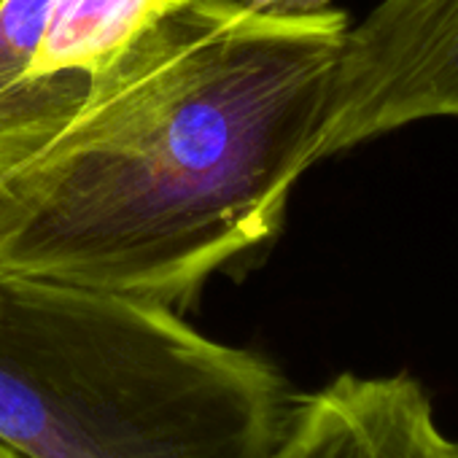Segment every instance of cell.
Instances as JSON below:
<instances>
[{
	"label": "cell",
	"mask_w": 458,
	"mask_h": 458,
	"mask_svg": "<svg viewBox=\"0 0 458 458\" xmlns=\"http://www.w3.org/2000/svg\"><path fill=\"white\" fill-rule=\"evenodd\" d=\"M181 0H52L33 60V84L63 124L138 36ZM60 130V127H57Z\"/></svg>",
	"instance_id": "cell-5"
},
{
	"label": "cell",
	"mask_w": 458,
	"mask_h": 458,
	"mask_svg": "<svg viewBox=\"0 0 458 458\" xmlns=\"http://www.w3.org/2000/svg\"><path fill=\"white\" fill-rule=\"evenodd\" d=\"M348 14L265 17L181 0L92 81L33 154L0 170V278L183 313L273 246L321 162Z\"/></svg>",
	"instance_id": "cell-1"
},
{
	"label": "cell",
	"mask_w": 458,
	"mask_h": 458,
	"mask_svg": "<svg viewBox=\"0 0 458 458\" xmlns=\"http://www.w3.org/2000/svg\"><path fill=\"white\" fill-rule=\"evenodd\" d=\"M52 0H0V170L33 154L60 127L33 84Z\"/></svg>",
	"instance_id": "cell-6"
},
{
	"label": "cell",
	"mask_w": 458,
	"mask_h": 458,
	"mask_svg": "<svg viewBox=\"0 0 458 458\" xmlns=\"http://www.w3.org/2000/svg\"><path fill=\"white\" fill-rule=\"evenodd\" d=\"M428 119H458V0H380L343 36L318 154Z\"/></svg>",
	"instance_id": "cell-3"
},
{
	"label": "cell",
	"mask_w": 458,
	"mask_h": 458,
	"mask_svg": "<svg viewBox=\"0 0 458 458\" xmlns=\"http://www.w3.org/2000/svg\"><path fill=\"white\" fill-rule=\"evenodd\" d=\"M294 394L143 300L0 278V445L20 458H270Z\"/></svg>",
	"instance_id": "cell-2"
},
{
	"label": "cell",
	"mask_w": 458,
	"mask_h": 458,
	"mask_svg": "<svg viewBox=\"0 0 458 458\" xmlns=\"http://www.w3.org/2000/svg\"><path fill=\"white\" fill-rule=\"evenodd\" d=\"M238 4L265 17H310L335 9V0H238Z\"/></svg>",
	"instance_id": "cell-7"
},
{
	"label": "cell",
	"mask_w": 458,
	"mask_h": 458,
	"mask_svg": "<svg viewBox=\"0 0 458 458\" xmlns=\"http://www.w3.org/2000/svg\"><path fill=\"white\" fill-rule=\"evenodd\" d=\"M270 458H458L423 386L407 375H337L294 396Z\"/></svg>",
	"instance_id": "cell-4"
},
{
	"label": "cell",
	"mask_w": 458,
	"mask_h": 458,
	"mask_svg": "<svg viewBox=\"0 0 458 458\" xmlns=\"http://www.w3.org/2000/svg\"><path fill=\"white\" fill-rule=\"evenodd\" d=\"M0 458H20L17 453H12L9 447H4V445H0Z\"/></svg>",
	"instance_id": "cell-8"
}]
</instances>
